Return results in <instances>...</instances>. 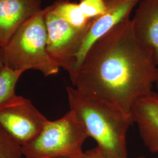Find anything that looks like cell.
Returning a JSON list of instances; mask_svg holds the SVG:
<instances>
[{
  "mask_svg": "<svg viewBox=\"0 0 158 158\" xmlns=\"http://www.w3.org/2000/svg\"><path fill=\"white\" fill-rule=\"evenodd\" d=\"M70 78L82 93L131 115L135 102L152 91L158 69L152 49L136 36L130 17L96 41Z\"/></svg>",
  "mask_w": 158,
  "mask_h": 158,
  "instance_id": "1",
  "label": "cell"
},
{
  "mask_svg": "<svg viewBox=\"0 0 158 158\" xmlns=\"http://www.w3.org/2000/svg\"><path fill=\"white\" fill-rule=\"evenodd\" d=\"M66 91L70 110L102 153L108 158H128L127 135L133 123L131 116L117 105L73 87L68 86Z\"/></svg>",
  "mask_w": 158,
  "mask_h": 158,
  "instance_id": "2",
  "label": "cell"
},
{
  "mask_svg": "<svg viewBox=\"0 0 158 158\" xmlns=\"http://www.w3.org/2000/svg\"><path fill=\"white\" fill-rule=\"evenodd\" d=\"M46 44L45 12L42 9L25 23L1 48L5 66L23 73L33 69L45 77L56 74L60 68L48 54Z\"/></svg>",
  "mask_w": 158,
  "mask_h": 158,
  "instance_id": "3",
  "label": "cell"
},
{
  "mask_svg": "<svg viewBox=\"0 0 158 158\" xmlns=\"http://www.w3.org/2000/svg\"><path fill=\"white\" fill-rule=\"evenodd\" d=\"M89 135L76 114L69 110L60 118L48 120L40 134L23 145L25 158H84Z\"/></svg>",
  "mask_w": 158,
  "mask_h": 158,
  "instance_id": "4",
  "label": "cell"
},
{
  "mask_svg": "<svg viewBox=\"0 0 158 158\" xmlns=\"http://www.w3.org/2000/svg\"><path fill=\"white\" fill-rule=\"evenodd\" d=\"M44 10L47 32V52L59 68L70 75L90 26L85 29L76 28L55 14L51 6Z\"/></svg>",
  "mask_w": 158,
  "mask_h": 158,
  "instance_id": "5",
  "label": "cell"
},
{
  "mask_svg": "<svg viewBox=\"0 0 158 158\" xmlns=\"http://www.w3.org/2000/svg\"><path fill=\"white\" fill-rule=\"evenodd\" d=\"M48 120L30 100L17 94L0 108V125L22 146L38 135Z\"/></svg>",
  "mask_w": 158,
  "mask_h": 158,
  "instance_id": "6",
  "label": "cell"
},
{
  "mask_svg": "<svg viewBox=\"0 0 158 158\" xmlns=\"http://www.w3.org/2000/svg\"><path fill=\"white\" fill-rule=\"evenodd\" d=\"M141 0H106L107 8L101 15L92 19L82 46L76 58L73 73L79 68L87 52L97 40L124 21ZM69 75V76H70Z\"/></svg>",
  "mask_w": 158,
  "mask_h": 158,
  "instance_id": "7",
  "label": "cell"
},
{
  "mask_svg": "<svg viewBox=\"0 0 158 158\" xmlns=\"http://www.w3.org/2000/svg\"><path fill=\"white\" fill-rule=\"evenodd\" d=\"M42 0H0V48L17 31L42 11Z\"/></svg>",
  "mask_w": 158,
  "mask_h": 158,
  "instance_id": "8",
  "label": "cell"
},
{
  "mask_svg": "<svg viewBox=\"0 0 158 158\" xmlns=\"http://www.w3.org/2000/svg\"><path fill=\"white\" fill-rule=\"evenodd\" d=\"M131 116L149 152L158 153V92L152 91L136 100Z\"/></svg>",
  "mask_w": 158,
  "mask_h": 158,
  "instance_id": "9",
  "label": "cell"
},
{
  "mask_svg": "<svg viewBox=\"0 0 158 158\" xmlns=\"http://www.w3.org/2000/svg\"><path fill=\"white\" fill-rule=\"evenodd\" d=\"M132 20L136 36L152 49L158 69V0H141Z\"/></svg>",
  "mask_w": 158,
  "mask_h": 158,
  "instance_id": "10",
  "label": "cell"
},
{
  "mask_svg": "<svg viewBox=\"0 0 158 158\" xmlns=\"http://www.w3.org/2000/svg\"><path fill=\"white\" fill-rule=\"evenodd\" d=\"M50 6L58 17L76 28L85 29L90 26L92 19L86 18L79 3L69 0H56Z\"/></svg>",
  "mask_w": 158,
  "mask_h": 158,
  "instance_id": "11",
  "label": "cell"
},
{
  "mask_svg": "<svg viewBox=\"0 0 158 158\" xmlns=\"http://www.w3.org/2000/svg\"><path fill=\"white\" fill-rule=\"evenodd\" d=\"M23 73L6 66L0 72V108L16 95L15 87Z\"/></svg>",
  "mask_w": 158,
  "mask_h": 158,
  "instance_id": "12",
  "label": "cell"
},
{
  "mask_svg": "<svg viewBox=\"0 0 158 158\" xmlns=\"http://www.w3.org/2000/svg\"><path fill=\"white\" fill-rule=\"evenodd\" d=\"M22 145L0 125V158H23Z\"/></svg>",
  "mask_w": 158,
  "mask_h": 158,
  "instance_id": "13",
  "label": "cell"
},
{
  "mask_svg": "<svg viewBox=\"0 0 158 158\" xmlns=\"http://www.w3.org/2000/svg\"><path fill=\"white\" fill-rule=\"evenodd\" d=\"M79 4L81 11L89 19L101 15L107 8L106 0H80Z\"/></svg>",
  "mask_w": 158,
  "mask_h": 158,
  "instance_id": "14",
  "label": "cell"
},
{
  "mask_svg": "<svg viewBox=\"0 0 158 158\" xmlns=\"http://www.w3.org/2000/svg\"><path fill=\"white\" fill-rule=\"evenodd\" d=\"M84 158H108L97 147L85 152Z\"/></svg>",
  "mask_w": 158,
  "mask_h": 158,
  "instance_id": "15",
  "label": "cell"
},
{
  "mask_svg": "<svg viewBox=\"0 0 158 158\" xmlns=\"http://www.w3.org/2000/svg\"><path fill=\"white\" fill-rule=\"evenodd\" d=\"M5 65L3 62V59H2V51H1V48H0V72L2 70V69L4 68Z\"/></svg>",
  "mask_w": 158,
  "mask_h": 158,
  "instance_id": "16",
  "label": "cell"
},
{
  "mask_svg": "<svg viewBox=\"0 0 158 158\" xmlns=\"http://www.w3.org/2000/svg\"><path fill=\"white\" fill-rule=\"evenodd\" d=\"M147 158L146 157H145V156H138V158Z\"/></svg>",
  "mask_w": 158,
  "mask_h": 158,
  "instance_id": "17",
  "label": "cell"
}]
</instances>
